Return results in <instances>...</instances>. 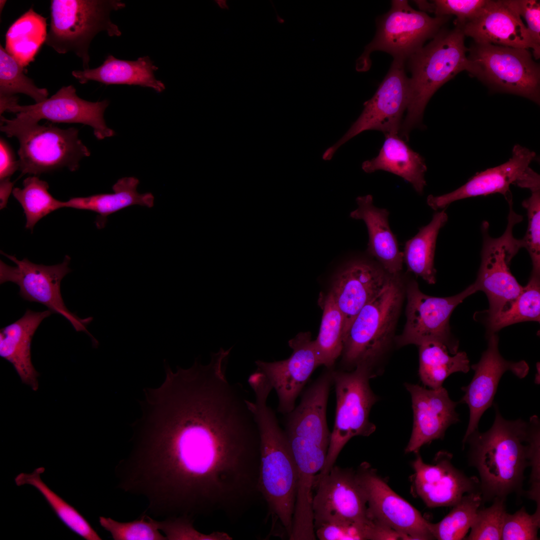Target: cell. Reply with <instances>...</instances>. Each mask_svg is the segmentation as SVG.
<instances>
[{
	"mask_svg": "<svg viewBox=\"0 0 540 540\" xmlns=\"http://www.w3.org/2000/svg\"><path fill=\"white\" fill-rule=\"evenodd\" d=\"M244 393L211 368L147 390L116 467L120 488L145 498L154 516L240 518L260 494V436Z\"/></svg>",
	"mask_w": 540,
	"mask_h": 540,
	"instance_id": "6da1fadb",
	"label": "cell"
},
{
	"mask_svg": "<svg viewBox=\"0 0 540 540\" xmlns=\"http://www.w3.org/2000/svg\"><path fill=\"white\" fill-rule=\"evenodd\" d=\"M540 425L536 416L528 422L506 420L496 406L491 428L484 432L477 430L466 438L468 462L478 472L482 504L524 494L528 467L532 468L530 480H540Z\"/></svg>",
	"mask_w": 540,
	"mask_h": 540,
	"instance_id": "7a4b0ae2",
	"label": "cell"
},
{
	"mask_svg": "<svg viewBox=\"0 0 540 540\" xmlns=\"http://www.w3.org/2000/svg\"><path fill=\"white\" fill-rule=\"evenodd\" d=\"M250 386L254 400H248L256 424L260 440L258 488L271 514L290 536L296 496L298 472L291 447L284 430L280 426L274 411L267 404L272 390L264 378L252 380Z\"/></svg>",
	"mask_w": 540,
	"mask_h": 540,
	"instance_id": "3957f363",
	"label": "cell"
},
{
	"mask_svg": "<svg viewBox=\"0 0 540 540\" xmlns=\"http://www.w3.org/2000/svg\"><path fill=\"white\" fill-rule=\"evenodd\" d=\"M464 34L458 26L440 31L434 39L408 58L412 76L408 80L406 115L399 134L408 140L410 132L422 123L425 108L434 92L463 70L476 75V67L466 55Z\"/></svg>",
	"mask_w": 540,
	"mask_h": 540,
	"instance_id": "277c9868",
	"label": "cell"
},
{
	"mask_svg": "<svg viewBox=\"0 0 540 540\" xmlns=\"http://www.w3.org/2000/svg\"><path fill=\"white\" fill-rule=\"evenodd\" d=\"M0 130L19 142L21 176H38L62 168L76 170L80 160L90 155L76 128L62 129L53 124L8 119L0 115Z\"/></svg>",
	"mask_w": 540,
	"mask_h": 540,
	"instance_id": "5b68a950",
	"label": "cell"
},
{
	"mask_svg": "<svg viewBox=\"0 0 540 540\" xmlns=\"http://www.w3.org/2000/svg\"><path fill=\"white\" fill-rule=\"evenodd\" d=\"M125 7L118 0H52L45 43L59 54L74 53L82 60L84 70L88 69L92 40L100 32L110 36H121L110 15Z\"/></svg>",
	"mask_w": 540,
	"mask_h": 540,
	"instance_id": "8992f818",
	"label": "cell"
},
{
	"mask_svg": "<svg viewBox=\"0 0 540 540\" xmlns=\"http://www.w3.org/2000/svg\"><path fill=\"white\" fill-rule=\"evenodd\" d=\"M398 275H390L382 288L362 308L350 326L342 352V362L347 370L362 364L372 368L373 363L388 347L402 297Z\"/></svg>",
	"mask_w": 540,
	"mask_h": 540,
	"instance_id": "52a82bcc",
	"label": "cell"
},
{
	"mask_svg": "<svg viewBox=\"0 0 540 540\" xmlns=\"http://www.w3.org/2000/svg\"><path fill=\"white\" fill-rule=\"evenodd\" d=\"M336 396L334 426L324 465L314 482L326 475L334 465L341 450L355 436H368L376 430L369 419L372 406L378 400L370 385L376 375L366 365L351 370H332Z\"/></svg>",
	"mask_w": 540,
	"mask_h": 540,
	"instance_id": "ba28073f",
	"label": "cell"
},
{
	"mask_svg": "<svg viewBox=\"0 0 540 540\" xmlns=\"http://www.w3.org/2000/svg\"><path fill=\"white\" fill-rule=\"evenodd\" d=\"M508 204V224L500 236L494 238L490 235L487 221L483 222L481 228V264L473 284L477 291L484 292L488 297V318L507 309L524 288L512 274L510 268L512 258L524 248L523 240L516 238L512 234L514 227L522 220V216L514 210L512 202Z\"/></svg>",
	"mask_w": 540,
	"mask_h": 540,
	"instance_id": "9c48e42d",
	"label": "cell"
},
{
	"mask_svg": "<svg viewBox=\"0 0 540 540\" xmlns=\"http://www.w3.org/2000/svg\"><path fill=\"white\" fill-rule=\"evenodd\" d=\"M475 76L494 91L540 102V68L528 50L477 44L468 50Z\"/></svg>",
	"mask_w": 540,
	"mask_h": 540,
	"instance_id": "30bf717a",
	"label": "cell"
},
{
	"mask_svg": "<svg viewBox=\"0 0 540 540\" xmlns=\"http://www.w3.org/2000/svg\"><path fill=\"white\" fill-rule=\"evenodd\" d=\"M448 18L430 17L412 8L407 0H392L391 8L380 20L375 37L357 60L356 70H369L370 55L375 50L386 52L394 59L409 58L422 47L427 39L434 38Z\"/></svg>",
	"mask_w": 540,
	"mask_h": 540,
	"instance_id": "8fae6325",
	"label": "cell"
},
{
	"mask_svg": "<svg viewBox=\"0 0 540 540\" xmlns=\"http://www.w3.org/2000/svg\"><path fill=\"white\" fill-rule=\"evenodd\" d=\"M1 254L14 262L12 266L0 261V284L10 282L20 288L18 294L24 300L44 305L52 314L65 318L76 332H84L92 339L94 346L98 342L87 330L92 320V316L81 318L70 312L66 306L60 292V283L70 272V258L65 256L62 263L52 266L36 264L27 258L18 260L3 252Z\"/></svg>",
	"mask_w": 540,
	"mask_h": 540,
	"instance_id": "7c38bea8",
	"label": "cell"
},
{
	"mask_svg": "<svg viewBox=\"0 0 540 540\" xmlns=\"http://www.w3.org/2000/svg\"><path fill=\"white\" fill-rule=\"evenodd\" d=\"M476 292L472 284L456 295L435 297L424 294L416 282H411L406 289V321L402 334L396 339L398 345L419 346L437 342L444 344L451 354H456L458 342L451 336L450 318L456 306Z\"/></svg>",
	"mask_w": 540,
	"mask_h": 540,
	"instance_id": "4fadbf2b",
	"label": "cell"
},
{
	"mask_svg": "<svg viewBox=\"0 0 540 540\" xmlns=\"http://www.w3.org/2000/svg\"><path fill=\"white\" fill-rule=\"evenodd\" d=\"M404 60L394 59L386 76L374 96L364 102V109L345 134L322 155L330 160L346 142L366 130H375L384 134H398L408 102V80Z\"/></svg>",
	"mask_w": 540,
	"mask_h": 540,
	"instance_id": "5bb4252c",
	"label": "cell"
},
{
	"mask_svg": "<svg viewBox=\"0 0 540 540\" xmlns=\"http://www.w3.org/2000/svg\"><path fill=\"white\" fill-rule=\"evenodd\" d=\"M366 496L370 518L388 526L402 540H434L431 522L396 494L369 464L364 462L356 470Z\"/></svg>",
	"mask_w": 540,
	"mask_h": 540,
	"instance_id": "9a60e30c",
	"label": "cell"
},
{
	"mask_svg": "<svg viewBox=\"0 0 540 540\" xmlns=\"http://www.w3.org/2000/svg\"><path fill=\"white\" fill-rule=\"evenodd\" d=\"M312 510L314 528L330 520L344 519L370 522L367 501L356 470L334 466L330 472L316 481Z\"/></svg>",
	"mask_w": 540,
	"mask_h": 540,
	"instance_id": "2e32d148",
	"label": "cell"
},
{
	"mask_svg": "<svg viewBox=\"0 0 540 540\" xmlns=\"http://www.w3.org/2000/svg\"><path fill=\"white\" fill-rule=\"evenodd\" d=\"M109 103L107 100L96 102L84 100L76 94L75 88L70 85L62 86L43 102L26 106L18 104L8 112L14 113L15 118L24 121L39 122L45 119L52 122L87 125L92 128L98 139L102 140L114 135L104 116Z\"/></svg>",
	"mask_w": 540,
	"mask_h": 540,
	"instance_id": "e0dca14e",
	"label": "cell"
},
{
	"mask_svg": "<svg viewBox=\"0 0 540 540\" xmlns=\"http://www.w3.org/2000/svg\"><path fill=\"white\" fill-rule=\"evenodd\" d=\"M488 334L486 350L482 353L479 362L470 366L474 372V376L468 386L462 388L464 394L460 402L466 404L470 410L469 421L462 441L463 444L472 432L478 430L480 418L492 406L499 382L504 374L510 371L518 378H523L529 372V366L525 361L505 360L499 352L498 336L495 333Z\"/></svg>",
	"mask_w": 540,
	"mask_h": 540,
	"instance_id": "ac0fdd59",
	"label": "cell"
},
{
	"mask_svg": "<svg viewBox=\"0 0 540 540\" xmlns=\"http://www.w3.org/2000/svg\"><path fill=\"white\" fill-rule=\"evenodd\" d=\"M293 352L287 359L274 362L256 360L257 370L263 373L277 394L278 411L287 414L295 408V402L311 374L320 366L309 333H300L288 342Z\"/></svg>",
	"mask_w": 540,
	"mask_h": 540,
	"instance_id": "d6986e66",
	"label": "cell"
},
{
	"mask_svg": "<svg viewBox=\"0 0 540 540\" xmlns=\"http://www.w3.org/2000/svg\"><path fill=\"white\" fill-rule=\"evenodd\" d=\"M412 462L418 496L430 508L452 506L468 493L480 492L479 480L468 476L451 462L452 455L440 451L434 464H427L418 454Z\"/></svg>",
	"mask_w": 540,
	"mask_h": 540,
	"instance_id": "ffe728a7",
	"label": "cell"
},
{
	"mask_svg": "<svg viewBox=\"0 0 540 540\" xmlns=\"http://www.w3.org/2000/svg\"><path fill=\"white\" fill-rule=\"evenodd\" d=\"M535 156L534 152L516 144L508 161L476 174L464 184L452 192L440 196L429 195L427 204L436 210L456 200L496 193L502 194L508 202L512 200L510 185L518 186Z\"/></svg>",
	"mask_w": 540,
	"mask_h": 540,
	"instance_id": "44dd1931",
	"label": "cell"
},
{
	"mask_svg": "<svg viewBox=\"0 0 540 540\" xmlns=\"http://www.w3.org/2000/svg\"><path fill=\"white\" fill-rule=\"evenodd\" d=\"M404 386L411 396L414 418L405 452L416 453L424 445L443 438L448 428L460 421L456 411L458 402L450 398L443 386L432 389L410 383Z\"/></svg>",
	"mask_w": 540,
	"mask_h": 540,
	"instance_id": "7402d4cb",
	"label": "cell"
},
{
	"mask_svg": "<svg viewBox=\"0 0 540 540\" xmlns=\"http://www.w3.org/2000/svg\"><path fill=\"white\" fill-rule=\"evenodd\" d=\"M460 26L464 36L472 38L476 43L531 49L534 58H540V46L532 38L520 16L505 0H486L474 18Z\"/></svg>",
	"mask_w": 540,
	"mask_h": 540,
	"instance_id": "603a6c76",
	"label": "cell"
},
{
	"mask_svg": "<svg viewBox=\"0 0 540 540\" xmlns=\"http://www.w3.org/2000/svg\"><path fill=\"white\" fill-rule=\"evenodd\" d=\"M390 276L382 268L363 260L348 264L338 274L330 292L343 317V340L356 316Z\"/></svg>",
	"mask_w": 540,
	"mask_h": 540,
	"instance_id": "cb8c5ba5",
	"label": "cell"
},
{
	"mask_svg": "<svg viewBox=\"0 0 540 540\" xmlns=\"http://www.w3.org/2000/svg\"><path fill=\"white\" fill-rule=\"evenodd\" d=\"M356 202L358 208L350 213V216L363 220L366 226L368 252L379 262L386 272L398 275L402 270L404 255L389 226L388 212L376 207L370 194L359 196Z\"/></svg>",
	"mask_w": 540,
	"mask_h": 540,
	"instance_id": "d4e9b609",
	"label": "cell"
},
{
	"mask_svg": "<svg viewBox=\"0 0 540 540\" xmlns=\"http://www.w3.org/2000/svg\"><path fill=\"white\" fill-rule=\"evenodd\" d=\"M52 313L47 310L34 312L27 309L24 315L0 331V356L10 362L22 382L36 390L38 372L31 360L32 338L40 324Z\"/></svg>",
	"mask_w": 540,
	"mask_h": 540,
	"instance_id": "484cf974",
	"label": "cell"
},
{
	"mask_svg": "<svg viewBox=\"0 0 540 540\" xmlns=\"http://www.w3.org/2000/svg\"><path fill=\"white\" fill-rule=\"evenodd\" d=\"M158 69L148 56L140 57L136 60H128L109 54L98 67L74 70L72 74L82 84L94 80L106 85L139 86L151 88L160 93L166 89V86L155 76L154 72Z\"/></svg>",
	"mask_w": 540,
	"mask_h": 540,
	"instance_id": "4316f807",
	"label": "cell"
},
{
	"mask_svg": "<svg viewBox=\"0 0 540 540\" xmlns=\"http://www.w3.org/2000/svg\"><path fill=\"white\" fill-rule=\"evenodd\" d=\"M385 140L378 155L362 162L366 173L384 170L402 178L422 194L426 186L427 168L424 158L412 150L398 134H385Z\"/></svg>",
	"mask_w": 540,
	"mask_h": 540,
	"instance_id": "83f0119b",
	"label": "cell"
},
{
	"mask_svg": "<svg viewBox=\"0 0 540 540\" xmlns=\"http://www.w3.org/2000/svg\"><path fill=\"white\" fill-rule=\"evenodd\" d=\"M139 180L134 176L124 177L113 185V193L100 194L86 197H76L63 202L64 208L88 210L98 214L96 224L103 228L110 214L134 205L150 208L154 198L150 192L140 194L137 191Z\"/></svg>",
	"mask_w": 540,
	"mask_h": 540,
	"instance_id": "f1b7e54d",
	"label": "cell"
},
{
	"mask_svg": "<svg viewBox=\"0 0 540 540\" xmlns=\"http://www.w3.org/2000/svg\"><path fill=\"white\" fill-rule=\"evenodd\" d=\"M448 219L445 209L436 212L430 222L420 228L417 234L405 244L404 261L408 270L429 284L436 282L434 258L436 239L440 229Z\"/></svg>",
	"mask_w": 540,
	"mask_h": 540,
	"instance_id": "f546056e",
	"label": "cell"
},
{
	"mask_svg": "<svg viewBox=\"0 0 540 540\" xmlns=\"http://www.w3.org/2000/svg\"><path fill=\"white\" fill-rule=\"evenodd\" d=\"M419 347L418 374L424 386L436 389L442 386L450 374L470 370V361L464 352L451 354L448 348L437 342H428Z\"/></svg>",
	"mask_w": 540,
	"mask_h": 540,
	"instance_id": "4dcf8cb0",
	"label": "cell"
},
{
	"mask_svg": "<svg viewBox=\"0 0 540 540\" xmlns=\"http://www.w3.org/2000/svg\"><path fill=\"white\" fill-rule=\"evenodd\" d=\"M46 18L32 8L18 18L6 34V52L23 68L33 62L40 48L45 42Z\"/></svg>",
	"mask_w": 540,
	"mask_h": 540,
	"instance_id": "1f68e13d",
	"label": "cell"
},
{
	"mask_svg": "<svg viewBox=\"0 0 540 540\" xmlns=\"http://www.w3.org/2000/svg\"><path fill=\"white\" fill-rule=\"evenodd\" d=\"M44 470V467H40L30 474L20 473L15 478V482L18 486L28 484L34 487L44 496L58 518L74 533L86 540H102V538L85 518L42 480L40 475Z\"/></svg>",
	"mask_w": 540,
	"mask_h": 540,
	"instance_id": "d6a6232c",
	"label": "cell"
},
{
	"mask_svg": "<svg viewBox=\"0 0 540 540\" xmlns=\"http://www.w3.org/2000/svg\"><path fill=\"white\" fill-rule=\"evenodd\" d=\"M343 317L334 298L330 292L325 299L320 332L314 340L320 366L333 369L337 358L342 354Z\"/></svg>",
	"mask_w": 540,
	"mask_h": 540,
	"instance_id": "836d02e7",
	"label": "cell"
},
{
	"mask_svg": "<svg viewBox=\"0 0 540 540\" xmlns=\"http://www.w3.org/2000/svg\"><path fill=\"white\" fill-rule=\"evenodd\" d=\"M488 318V334L494 333L504 327L520 322H540V273L532 272L528 284L510 306Z\"/></svg>",
	"mask_w": 540,
	"mask_h": 540,
	"instance_id": "e575fe53",
	"label": "cell"
},
{
	"mask_svg": "<svg viewBox=\"0 0 540 540\" xmlns=\"http://www.w3.org/2000/svg\"><path fill=\"white\" fill-rule=\"evenodd\" d=\"M320 540H392L398 538L393 529L378 520L362 522L338 519L314 528Z\"/></svg>",
	"mask_w": 540,
	"mask_h": 540,
	"instance_id": "d590c367",
	"label": "cell"
},
{
	"mask_svg": "<svg viewBox=\"0 0 540 540\" xmlns=\"http://www.w3.org/2000/svg\"><path fill=\"white\" fill-rule=\"evenodd\" d=\"M48 182L38 176H30L23 181V188H15L12 193L24 209L26 228L32 232L36 224L48 214L63 208V202L54 198L48 192Z\"/></svg>",
	"mask_w": 540,
	"mask_h": 540,
	"instance_id": "8d00e7d4",
	"label": "cell"
},
{
	"mask_svg": "<svg viewBox=\"0 0 540 540\" xmlns=\"http://www.w3.org/2000/svg\"><path fill=\"white\" fill-rule=\"evenodd\" d=\"M482 504L480 492L464 495L443 519L437 523H431V531L434 538L438 540H464Z\"/></svg>",
	"mask_w": 540,
	"mask_h": 540,
	"instance_id": "74e56055",
	"label": "cell"
},
{
	"mask_svg": "<svg viewBox=\"0 0 540 540\" xmlns=\"http://www.w3.org/2000/svg\"><path fill=\"white\" fill-rule=\"evenodd\" d=\"M23 67L0 46V100L14 98L23 94L39 103L48 98L46 88H38L24 74Z\"/></svg>",
	"mask_w": 540,
	"mask_h": 540,
	"instance_id": "f35d334b",
	"label": "cell"
},
{
	"mask_svg": "<svg viewBox=\"0 0 540 540\" xmlns=\"http://www.w3.org/2000/svg\"><path fill=\"white\" fill-rule=\"evenodd\" d=\"M100 525L110 532L114 540H166L160 532L158 520L144 512L136 520L120 522L110 518L99 517Z\"/></svg>",
	"mask_w": 540,
	"mask_h": 540,
	"instance_id": "ab89813d",
	"label": "cell"
},
{
	"mask_svg": "<svg viewBox=\"0 0 540 540\" xmlns=\"http://www.w3.org/2000/svg\"><path fill=\"white\" fill-rule=\"evenodd\" d=\"M505 498H495L488 508H479L468 540H500L506 513Z\"/></svg>",
	"mask_w": 540,
	"mask_h": 540,
	"instance_id": "60d3db41",
	"label": "cell"
},
{
	"mask_svg": "<svg viewBox=\"0 0 540 540\" xmlns=\"http://www.w3.org/2000/svg\"><path fill=\"white\" fill-rule=\"evenodd\" d=\"M422 12H434L436 16H456L457 25L462 26L474 18L484 6L486 0H416Z\"/></svg>",
	"mask_w": 540,
	"mask_h": 540,
	"instance_id": "b9f144b4",
	"label": "cell"
},
{
	"mask_svg": "<svg viewBox=\"0 0 540 540\" xmlns=\"http://www.w3.org/2000/svg\"><path fill=\"white\" fill-rule=\"evenodd\" d=\"M540 526V509L529 514L524 506L512 514L506 513L502 528V540H538Z\"/></svg>",
	"mask_w": 540,
	"mask_h": 540,
	"instance_id": "7bdbcfd3",
	"label": "cell"
},
{
	"mask_svg": "<svg viewBox=\"0 0 540 540\" xmlns=\"http://www.w3.org/2000/svg\"><path fill=\"white\" fill-rule=\"evenodd\" d=\"M522 206L526 210L528 226L522 238L532 264V272L540 273V190L531 192Z\"/></svg>",
	"mask_w": 540,
	"mask_h": 540,
	"instance_id": "ee69618b",
	"label": "cell"
},
{
	"mask_svg": "<svg viewBox=\"0 0 540 540\" xmlns=\"http://www.w3.org/2000/svg\"><path fill=\"white\" fill-rule=\"evenodd\" d=\"M194 520L185 516H174L158 520L160 530H162L166 540H230L228 534L222 532H213L204 534L197 530L194 526Z\"/></svg>",
	"mask_w": 540,
	"mask_h": 540,
	"instance_id": "f6af8a7d",
	"label": "cell"
},
{
	"mask_svg": "<svg viewBox=\"0 0 540 540\" xmlns=\"http://www.w3.org/2000/svg\"><path fill=\"white\" fill-rule=\"evenodd\" d=\"M525 20L526 26L534 43L540 46V2L535 0H505Z\"/></svg>",
	"mask_w": 540,
	"mask_h": 540,
	"instance_id": "bcb514c9",
	"label": "cell"
},
{
	"mask_svg": "<svg viewBox=\"0 0 540 540\" xmlns=\"http://www.w3.org/2000/svg\"><path fill=\"white\" fill-rule=\"evenodd\" d=\"M19 170L18 160L8 143L3 138L0 139V180L10 179L14 172Z\"/></svg>",
	"mask_w": 540,
	"mask_h": 540,
	"instance_id": "7dc6e473",
	"label": "cell"
},
{
	"mask_svg": "<svg viewBox=\"0 0 540 540\" xmlns=\"http://www.w3.org/2000/svg\"><path fill=\"white\" fill-rule=\"evenodd\" d=\"M14 183L10 181V179H6L0 180V208H4L6 204L8 198L12 189Z\"/></svg>",
	"mask_w": 540,
	"mask_h": 540,
	"instance_id": "c3c4849f",
	"label": "cell"
},
{
	"mask_svg": "<svg viewBox=\"0 0 540 540\" xmlns=\"http://www.w3.org/2000/svg\"><path fill=\"white\" fill-rule=\"evenodd\" d=\"M216 3L218 4L219 7L222 9L228 10V6L226 4V0H215Z\"/></svg>",
	"mask_w": 540,
	"mask_h": 540,
	"instance_id": "681fc988",
	"label": "cell"
},
{
	"mask_svg": "<svg viewBox=\"0 0 540 540\" xmlns=\"http://www.w3.org/2000/svg\"><path fill=\"white\" fill-rule=\"evenodd\" d=\"M536 368H537V374L536 375V378H535V379H534V382L536 384H540V364H539V362L537 364H536Z\"/></svg>",
	"mask_w": 540,
	"mask_h": 540,
	"instance_id": "f907efd6",
	"label": "cell"
},
{
	"mask_svg": "<svg viewBox=\"0 0 540 540\" xmlns=\"http://www.w3.org/2000/svg\"><path fill=\"white\" fill-rule=\"evenodd\" d=\"M6 0H0V13H1V12H2V9H3V8H4V4H5L6 3Z\"/></svg>",
	"mask_w": 540,
	"mask_h": 540,
	"instance_id": "816d5d0a",
	"label": "cell"
}]
</instances>
